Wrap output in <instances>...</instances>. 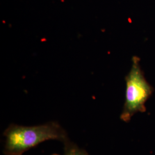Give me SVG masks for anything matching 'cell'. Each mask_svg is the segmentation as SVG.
Listing matches in <instances>:
<instances>
[{"instance_id":"6da1fadb","label":"cell","mask_w":155,"mask_h":155,"mask_svg":"<svg viewBox=\"0 0 155 155\" xmlns=\"http://www.w3.org/2000/svg\"><path fill=\"white\" fill-rule=\"evenodd\" d=\"M3 137L4 155H22L46 141L58 140L63 144L70 139L66 130L54 121L34 126L11 124L4 131Z\"/></svg>"},{"instance_id":"7a4b0ae2","label":"cell","mask_w":155,"mask_h":155,"mask_svg":"<svg viewBox=\"0 0 155 155\" xmlns=\"http://www.w3.org/2000/svg\"><path fill=\"white\" fill-rule=\"evenodd\" d=\"M132 64L125 77V98L120 119L127 122L136 113L146 111L145 104L154 91L153 87L148 82L140 64V59L133 56Z\"/></svg>"},{"instance_id":"3957f363","label":"cell","mask_w":155,"mask_h":155,"mask_svg":"<svg viewBox=\"0 0 155 155\" xmlns=\"http://www.w3.org/2000/svg\"><path fill=\"white\" fill-rule=\"evenodd\" d=\"M63 155H89L85 150L79 147L70 139L63 143Z\"/></svg>"},{"instance_id":"277c9868","label":"cell","mask_w":155,"mask_h":155,"mask_svg":"<svg viewBox=\"0 0 155 155\" xmlns=\"http://www.w3.org/2000/svg\"><path fill=\"white\" fill-rule=\"evenodd\" d=\"M52 155H59V154H57V153H54V154H52Z\"/></svg>"}]
</instances>
